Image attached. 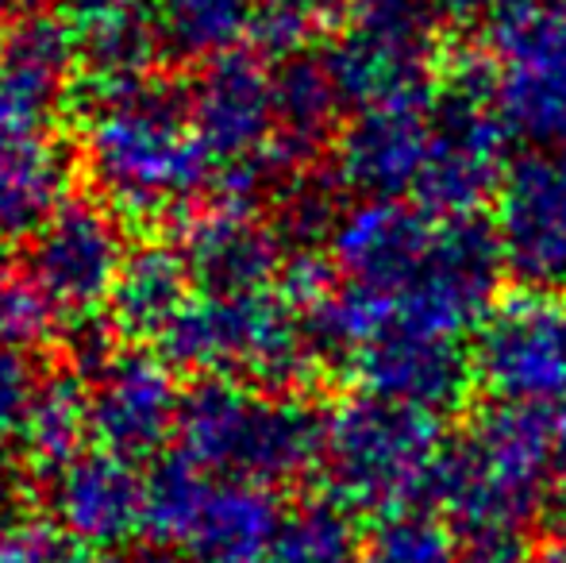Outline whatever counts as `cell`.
<instances>
[{
	"label": "cell",
	"instance_id": "6da1fadb",
	"mask_svg": "<svg viewBox=\"0 0 566 563\" xmlns=\"http://www.w3.org/2000/svg\"><path fill=\"white\" fill-rule=\"evenodd\" d=\"M555 475V421L544 409L493 406L448 444L436 505L474 541L516 536L539 518Z\"/></svg>",
	"mask_w": 566,
	"mask_h": 563
},
{
	"label": "cell",
	"instance_id": "7a4b0ae2",
	"mask_svg": "<svg viewBox=\"0 0 566 563\" xmlns=\"http://www.w3.org/2000/svg\"><path fill=\"white\" fill-rule=\"evenodd\" d=\"M90 163L108 194L139 209L193 194L217 170L197 139L189 93L150 70L101 82Z\"/></svg>",
	"mask_w": 566,
	"mask_h": 563
},
{
	"label": "cell",
	"instance_id": "3957f363",
	"mask_svg": "<svg viewBox=\"0 0 566 563\" xmlns=\"http://www.w3.org/2000/svg\"><path fill=\"white\" fill-rule=\"evenodd\" d=\"M443 451L440 417L363 390L324 421L321 463L336 505L386 521L436 494Z\"/></svg>",
	"mask_w": 566,
	"mask_h": 563
},
{
	"label": "cell",
	"instance_id": "277c9868",
	"mask_svg": "<svg viewBox=\"0 0 566 563\" xmlns=\"http://www.w3.org/2000/svg\"><path fill=\"white\" fill-rule=\"evenodd\" d=\"M485 90L513 139L566 143V8L516 0L485 15Z\"/></svg>",
	"mask_w": 566,
	"mask_h": 563
},
{
	"label": "cell",
	"instance_id": "5b68a950",
	"mask_svg": "<svg viewBox=\"0 0 566 563\" xmlns=\"http://www.w3.org/2000/svg\"><path fill=\"white\" fill-rule=\"evenodd\" d=\"M186 432L197 456L259 490L297 479L324 448V421L313 409L235 386L205 390L189 406Z\"/></svg>",
	"mask_w": 566,
	"mask_h": 563
},
{
	"label": "cell",
	"instance_id": "8992f818",
	"mask_svg": "<svg viewBox=\"0 0 566 563\" xmlns=\"http://www.w3.org/2000/svg\"><path fill=\"white\" fill-rule=\"evenodd\" d=\"M321 59L355 113L436 97V35L420 0H363Z\"/></svg>",
	"mask_w": 566,
	"mask_h": 563
},
{
	"label": "cell",
	"instance_id": "52a82bcc",
	"mask_svg": "<svg viewBox=\"0 0 566 563\" xmlns=\"http://www.w3.org/2000/svg\"><path fill=\"white\" fill-rule=\"evenodd\" d=\"M509 128L501 124L493 97L485 90L482 66L459 85L436 93L432 143L412 205L440 220L478 217V209L497 205L509 170Z\"/></svg>",
	"mask_w": 566,
	"mask_h": 563
},
{
	"label": "cell",
	"instance_id": "ba28073f",
	"mask_svg": "<svg viewBox=\"0 0 566 563\" xmlns=\"http://www.w3.org/2000/svg\"><path fill=\"white\" fill-rule=\"evenodd\" d=\"M474 383L497 406L544 409L566 402V305L547 290L497 298L470 340Z\"/></svg>",
	"mask_w": 566,
	"mask_h": 563
},
{
	"label": "cell",
	"instance_id": "9c48e42d",
	"mask_svg": "<svg viewBox=\"0 0 566 563\" xmlns=\"http://www.w3.org/2000/svg\"><path fill=\"white\" fill-rule=\"evenodd\" d=\"M297 301L270 293H217L212 305L178 313V355L197 367L251 371L285 383L316 352Z\"/></svg>",
	"mask_w": 566,
	"mask_h": 563
},
{
	"label": "cell",
	"instance_id": "30bf717a",
	"mask_svg": "<svg viewBox=\"0 0 566 563\" xmlns=\"http://www.w3.org/2000/svg\"><path fill=\"white\" fill-rule=\"evenodd\" d=\"M189 113L205 155L231 181H254L277 166V97L274 66L259 51H231L205 62L189 93Z\"/></svg>",
	"mask_w": 566,
	"mask_h": 563
},
{
	"label": "cell",
	"instance_id": "8fae6325",
	"mask_svg": "<svg viewBox=\"0 0 566 563\" xmlns=\"http://www.w3.org/2000/svg\"><path fill=\"white\" fill-rule=\"evenodd\" d=\"M493 228L509 274L528 290H566V143L516 158Z\"/></svg>",
	"mask_w": 566,
	"mask_h": 563
},
{
	"label": "cell",
	"instance_id": "7c38bea8",
	"mask_svg": "<svg viewBox=\"0 0 566 563\" xmlns=\"http://www.w3.org/2000/svg\"><path fill=\"white\" fill-rule=\"evenodd\" d=\"M440 225V217L412 201H363L347 209L332 228V256L347 279L343 285L370 298L397 290L432 256Z\"/></svg>",
	"mask_w": 566,
	"mask_h": 563
},
{
	"label": "cell",
	"instance_id": "4fadbf2b",
	"mask_svg": "<svg viewBox=\"0 0 566 563\" xmlns=\"http://www.w3.org/2000/svg\"><path fill=\"white\" fill-rule=\"evenodd\" d=\"M432 101L355 113L336 143L343 186L363 194V201H412L432 143Z\"/></svg>",
	"mask_w": 566,
	"mask_h": 563
},
{
	"label": "cell",
	"instance_id": "5bb4252c",
	"mask_svg": "<svg viewBox=\"0 0 566 563\" xmlns=\"http://www.w3.org/2000/svg\"><path fill=\"white\" fill-rule=\"evenodd\" d=\"M82 43L70 20L28 12L0 39V128H51L46 116L62 101Z\"/></svg>",
	"mask_w": 566,
	"mask_h": 563
},
{
	"label": "cell",
	"instance_id": "9a60e30c",
	"mask_svg": "<svg viewBox=\"0 0 566 563\" xmlns=\"http://www.w3.org/2000/svg\"><path fill=\"white\" fill-rule=\"evenodd\" d=\"M366 394L401 402L440 417L459 406L474 383V363L462 340L432 336H378L355 355Z\"/></svg>",
	"mask_w": 566,
	"mask_h": 563
},
{
	"label": "cell",
	"instance_id": "2e32d148",
	"mask_svg": "<svg viewBox=\"0 0 566 563\" xmlns=\"http://www.w3.org/2000/svg\"><path fill=\"white\" fill-rule=\"evenodd\" d=\"M116 240L105 217L90 209H62L51 217L39 251V274L54 298L85 301L116 274Z\"/></svg>",
	"mask_w": 566,
	"mask_h": 563
},
{
	"label": "cell",
	"instance_id": "e0dca14e",
	"mask_svg": "<svg viewBox=\"0 0 566 563\" xmlns=\"http://www.w3.org/2000/svg\"><path fill=\"white\" fill-rule=\"evenodd\" d=\"M274 97L277 166H297L332 139L343 101L324 70V59H308V54H293L282 66H274Z\"/></svg>",
	"mask_w": 566,
	"mask_h": 563
},
{
	"label": "cell",
	"instance_id": "ac0fdd59",
	"mask_svg": "<svg viewBox=\"0 0 566 563\" xmlns=\"http://www.w3.org/2000/svg\"><path fill=\"white\" fill-rule=\"evenodd\" d=\"M66 158L51 128H0V228L35 225L54 209Z\"/></svg>",
	"mask_w": 566,
	"mask_h": 563
},
{
	"label": "cell",
	"instance_id": "d6986e66",
	"mask_svg": "<svg viewBox=\"0 0 566 563\" xmlns=\"http://www.w3.org/2000/svg\"><path fill=\"white\" fill-rule=\"evenodd\" d=\"M193 248L197 274L217 293H259L277 267L274 232L239 209L205 220Z\"/></svg>",
	"mask_w": 566,
	"mask_h": 563
},
{
	"label": "cell",
	"instance_id": "ffe728a7",
	"mask_svg": "<svg viewBox=\"0 0 566 563\" xmlns=\"http://www.w3.org/2000/svg\"><path fill=\"white\" fill-rule=\"evenodd\" d=\"M158 46L186 62H212L251 39L262 0H150Z\"/></svg>",
	"mask_w": 566,
	"mask_h": 563
},
{
	"label": "cell",
	"instance_id": "44dd1931",
	"mask_svg": "<svg viewBox=\"0 0 566 563\" xmlns=\"http://www.w3.org/2000/svg\"><path fill=\"white\" fill-rule=\"evenodd\" d=\"M270 563H363V541L343 505H305L282 521Z\"/></svg>",
	"mask_w": 566,
	"mask_h": 563
},
{
	"label": "cell",
	"instance_id": "7402d4cb",
	"mask_svg": "<svg viewBox=\"0 0 566 563\" xmlns=\"http://www.w3.org/2000/svg\"><path fill=\"white\" fill-rule=\"evenodd\" d=\"M170 417V398H166V383L158 375H119L105 390L101 402V428L108 432V440L124 444V448H143L147 440H155V432Z\"/></svg>",
	"mask_w": 566,
	"mask_h": 563
},
{
	"label": "cell",
	"instance_id": "603a6c76",
	"mask_svg": "<svg viewBox=\"0 0 566 563\" xmlns=\"http://www.w3.org/2000/svg\"><path fill=\"white\" fill-rule=\"evenodd\" d=\"M363 563H459L454 536L443 521L420 510L386 518L363 544Z\"/></svg>",
	"mask_w": 566,
	"mask_h": 563
},
{
	"label": "cell",
	"instance_id": "cb8c5ba5",
	"mask_svg": "<svg viewBox=\"0 0 566 563\" xmlns=\"http://www.w3.org/2000/svg\"><path fill=\"white\" fill-rule=\"evenodd\" d=\"M178 279L181 271L163 256H147V263L127 267L119 282V309L127 329H147L158 321H178Z\"/></svg>",
	"mask_w": 566,
	"mask_h": 563
},
{
	"label": "cell",
	"instance_id": "d4e9b609",
	"mask_svg": "<svg viewBox=\"0 0 566 563\" xmlns=\"http://www.w3.org/2000/svg\"><path fill=\"white\" fill-rule=\"evenodd\" d=\"M119 467V463H116ZM113 463H101V467H85L82 475H77V482L70 490H82V494H93L97 502L90 505H77V510H70V518H74V525L82 529V533H93V536H116L119 529L127 525V521L135 518V510H139V502H113V494H132V479H127L124 471H116Z\"/></svg>",
	"mask_w": 566,
	"mask_h": 563
},
{
	"label": "cell",
	"instance_id": "484cf974",
	"mask_svg": "<svg viewBox=\"0 0 566 563\" xmlns=\"http://www.w3.org/2000/svg\"><path fill=\"white\" fill-rule=\"evenodd\" d=\"M532 552L521 549L516 536H490V541H474L470 552L459 563H528Z\"/></svg>",
	"mask_w": 566,
	"mask_h": 563
},
{
	"label": "cell",
	"instance_id": "4316f807",
	"mask_svg": "<svg viewBox=\"0 0 566 563\" xmlns=\"http://www.w3.org/2000/svg\"><path fill=\"white\" fill-rule=\"evenodd\" d=\"M528 563H566V533H555L528 556Z\"/></svg>",
	"mask_w": 566,
	"mask_h": 563
},
{
	"label": "cell",
	"instance_id": "83f0119b",
	"mask_svg": "<svg viewBox=\"0 0 566 563\" xmlns=\"http://www.w3.org/2000/svg\"><path fill=\"white\" fill-rule=\"evenodd\" d=\"M555 475L566 487V402L559 406V417H555Z\"/></svg>",
	"mask_w": 566,
	"mask_h": 563
},
{
	"label": "cell",
	"instance_id": "f1b7e54d",
	"mask_svg": "<svg viewBox=\"0 0 566 563\" xmlns=\"http://www.w3.org/2000/svg\"><path fill=\"white\" fill-rule=\"evenodd\" d=\"M274 4H290V8H297V12L313 15V20L321 23L324 15L332 12V4H339V0H274Z\"/></svg>",
	"mask_w": 566,
	"mask_h": 563
},
{
	"label": "cell",
	"instance_id": "f546056e",
	"mask_svg": "<svg viewBox=\"0 0 566 563\" xmlns=\"http://www.w3.org/2000/svg\"><path fill=\"white\" fill-rule=\"evenodd\" d=\"M15 20H20V0H0V39Z\"/></svg>",
	"mask_w": 566,
	"mask_h": 563
},
{
	"label": "cell",
	"instance_id": "4dcf8cb0",
	"mask_svg": "<svg viewBox=\"0 0 566 563\" xmlns=\"http://www.w3.org/2000/svg\"><path fill=\"white\" fill-rule=\"evenodd\" d=\"M552 4H563L566 8V0H552Z\"/></svg>",
	"mask_w": 566,
	"mask_h": 563
},
{
	"label": "cell",
	"instance_id": "1f68e13d",
	"mask_svg": "<svg viewBox=\"0 0 566 563\" xmlns=\"http://www.w3.org/2000/svg\"><path fill=\"white\" fill-rule=\"evenodd\" d=\"M420 4H424V0H420Z\"/></svg>",
	"mask_w": 566,
	"mask_h": 563
}]
</instances>
